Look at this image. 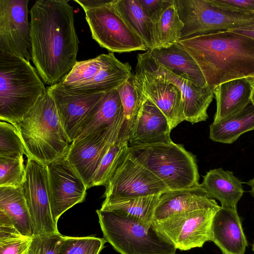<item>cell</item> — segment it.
Returning a JSON list of instances; mask_svg holds the SVG:
<instances>
[{
    "mask_svg": "<svg viewBox=\"0 0 254 254\" xmlns=\"http://www.w3.org/2000/svg\"><path fill=\"white\" fill-rule=\"evenodd\" d=\"M66 0H40L31 7V60L44 83H59L77 63L79 41Z\"/></svg>",
    "mask_w": 254,
    "mask_h": 254,
    "instance_id": "cell-1",
    "label": "cell"
},
{
    "mask_svg": "<svg viewBox=\"0 0 254 254\" xmlns=\"http://www.w3.org/2000/svg\"><path fill=\"white\" fill-rule=\"evenodd\" d=\"M179 43L200 68L213 89L237 79L254 80V40L231 31H219Z\"/></svg>",
    "mask_w": 254,
    "mask_h": 254,
    "instance_id": "cell-2",
    "label": "cell"
},
{
    "mask_svg": "<svg viewBox=\"0 0 254 254\" xmlns=\"http://www.w3.org/2000/svg\"><path fill=\"white\" fill-rule=\"evenodd\" d=\"M27 154L47 165L66 157L72 142L61 123L55 101L46 92L22 120L15 124Z\"/></svg>",
    "mask_w": 254,
    "mask_h": 254,
    "instance_id": "cell-3",
    "label": "cell"
},
{
    "mask_svg": "<svg viewBox=\"0 0 254 254\" xmlns=\"http://www.w3.org/2000/svg\"><path fill=\"white\" fill-rule=\"evenodd\" d=\"M47 91L29 61L0 53V119L13 125L30 111Z\"/></svg>",
    "mask_w": 254,
    "mask_h": 254,
    "instance_id": "cell-4",
    "label": "cell"
},
{
    "mask_svg": "<svg viewBox=\"0 0 254 254\" xmlns=\"http://www.w3.org/2000/svg\"><path fill=\"white\" fill-rule=\"evenodd\" d=\"M128 151L169 190L188 189L200 184L196 157L182 144L172 141L128 147Z\"/></svg>",
    "mask_w": 254,
    "mask_h": 254,
    "instance_id": "cell-5",
    "label": "cell"
},
{
    "mask_svg": "<svg viewBox=\"0 0 254 254\" xmlns=\"http://www.w3.org/2000/svg\"><path fill=\"white\" fill-rule=\"evenodd\" d=\"M104 239L120 254H175L177 249L154 228L122 213L96 210Z\"/></svg>",
    "mask_w": 254,
    "mask_h": 254,
    "instance_id": "cell-6",
    "label": "cell"
},
{
    "mask_svg": "<svg viewBox=\"0 0 254 254\" xmlns=\"http://www.w3.org/2000/svg\"><path fill=\"white\" fill-rule=\"evenodd\" d=\"M131 67L122 63L114 53L77 61L59 82L66 88L79 92L98 93L117 89L131 75Z\"/></svg>",
    "mask_w": 254,
    "mask_h": 254,
    "instance_id": "cell-7",
    "label": "cell"
},
{
    "mask_svg": "<svg viewBox=\"0 0 254 254\" xmlns=\"http://www.w3.org/2000/svg\"><path fill=\"white\" fill-rule=\"evenodd\" d=\"M184 24L180 40L229 30L254 22V14L232 13L214 6L210 0H175Z\"/></svg>",
    "mask_w": 254,
    "mask_h": 254,
    "instance_id": "cell-8",
    "label": "cell"
},
{
    "mask_svg": "<svg viewBox=\"0 0 254 254\" xmlns=\"http://www.w3.org/2000/svg\"><path fill=\"white\" fill-rule=\"evenodd\" d=\"M84 12L92 37L101 47L114 53L149 50L122 17L113 0Z\"/></svg>",
    "mask_w": 254,
    "mask_h": 254,
    "instance_id": "cell-9",
    "label": "cell"
},
{
    "mask_svg": "<svg viewBox=\"0 0 254 254\" xmlns=\"http://www.w3.org/2000/svg\"><path fill=\"white\" fill-rule=\"evenodd\" d=\"M206 208L180 213L154 221L155 230L176 249L188 251L211 241L213 217L220 208Z\"/></svg>",
    "mask_w": 254,
    "mask_h": 254,
    "instance_id": "cell-10",
    "label": "cell"
},
{
    "mask_svg": "<svg viewBox=\"0 0 254 254\" xmlns=\"http://www.w3.org/2000/svg\"><path fill=\"white\" fill-rule=\"evenodd\" d=\"M105 187V198L160 196L169 190L162 181L130 154L128 149Z\"/></svg>",
    "mask_w": 254,
    "mask_h": 254,
    "instance_id": "cell-11",
    "label": "cell"
},
{
    "mask_svg": "<svg viewBox=\"0 0 254 254\" xmlns=\"http://www.w3.org/2000/svg\"><path fill=\"white\" fill-rule=\"evenodd\" d=\"M25 181L21 186L31 217L34 235L59 233L53 218L47 165L27 159Z\"/></svg>",
    "mask_w": 254,
    "mask_h": 254,
    "instance_id": "cell-12",
    "label": "cell"
},
{
    "mask_svg": "<svg viewBox=\"0 0 254 254\" xmlns=\"http://www.w3.org/2000/svg\"><path fill=\"white\" fill-rule=\"evenodd\" d=\"M134 74L136 86L156 105L168 120L171 129L185 121L182 94L173 83L157 76L146 64L140 54L137 57Z\"/></svg>",
    "mask_w": 254,
    "mask_h": 254,
    "instance_id": "cell-13",
    "label": "cell"
},
{
    "mask_svg": "<svg viewBox=\"0 0 254 254\" xmlns=\"http://www.w3.org/2000/svg\"><path fill=\"white\" fill-rule=\"evenodd\" d=\"M29 0H0V53L30 61L32 45Z\"/></svg>",
    "mask_w": 254,
    "mask_h": 254,
    "instance_id": "cell-14",
    "label": "cell"
},
{
    "mask_svg": "<svg viewBox=\"0 0 254 254\" xmlns=\"http://www.w3.org/2000/svg\"><path fill=\"white\" fill-rule=\"evenodd\" d=\"M52 217L57 224L61 216L83 202L87 188L66 157L47 165Z\"/></svg>",
    "mask_w": 254,
    "mask_h": 254,
    "instance_id": "cell-15",
    "label": "cell"
},
{
    "mask_svg": "<svg viewBox=\"0 0 254 254\" xmlns=\"http://www.w3.org/2000/svg\"><path fill=\"white\" fill-rule=\"evenodd\" d=\"M122 128L100 130L77 137L71 143L66 158L81 177L87 189L111 145L120 136Z\"/></svg>",
    "mask_w": 254,
    "mask_h": 254,
    "instance_id": "cell-16",
    "label": "cell"
},
{
    "mask_svg": "<svg viewBox=\"0 0 254 254\" xmlns=\"http://www.w3.org/2000/svg\"><path fill=\"white\" fill-rule=\"evenodd\" d=\"M47 89L55 101L64 128L72 142L105 92L92 93L71 90L60 82L49 86Z\"/></svg>",
    "mask_w": 254,
    "mask_h": 254,
    "instance_id": "cell-17",
    "label": "cell"
},
{
    "mask_svg": "<svg viewBox=\"0 0 254 254\" xmlns=\"http://www.w3.org/2000/svg\"><path fill=\"white\" fill-rule=\"evenodd\" d=\"M140 55L157 76L173 83L180 90L183 98L186 121L194 124L205 121L208 118L207 111L214 97L213 89L208 86H199L159 64L151 57L148 50Z\"/></svg>",
    "mask_w": 254,
    "mask_h": 254,
    "instance_id": "cell-18",
    "label": "cell"
},
{
    "mask_svg": "<svg viewBox=\"0 0 254 254\" xmlns=\"http://www.w3.org/2000/svg\"><path fill=\"white\" fill-rule=\"evenodd\" d=\"M168 119L153 103L147 100L128 135V147L172 142Z\"/></svg>",
    "mask_w": 254,
    "mask_h": 254,
    "instance_id": "cell-19",
    "label": "cell"
},
{
    "mask_svg": "<svg viewBox=\"0 0 254 254\" xmlns=\"http://www.w3.org/2000/svg\"><path fill=\"white\" fill-rule=\"evenodd\" d=\"M223 254H244L248 246L237 208L220 206L211 225V239Z\"/></svg>",
    "mask_w": 254,
    "mask_h": 254,
    "instance_id": "cell-20",
    "label": "cell"
},
{
    "mask_svg": "<svg viewBox=\"0 0 254 254\" xmlns=\"http://www.w3.org/2000/svg\"><path fill=\"white\" fill-rule=\"evenodd\" d=\"M218 206L215 200L208 196L200 184L188 189L169 190L159 197L154 221L177 213Z\"/></svg>",
    "mask_w": 254,
    "mask_h": 254,
    "instance_id": "cell-21",
    "label": "cell"
},
{
    "mask_svg": "<svg viewBox=\"0 0 254 254\" xmlns=\"http://www.w3.org/2000/svg\"><path fill=\"white\" fill-rule=\"evenodd\" d=\"M254 80L241 78L232 80L213 88L216 111L213 124L222 122L244 110L251 104Z\"/></svg>",
    "mask_w": 254,
    "mask_h": 254,
    "instance_id": "cell-22",
    "label": "cell"
},
{
    "mask_svg": "<svg viewBox=\"0 0 254 254\" xmlns=\"http://www.w3.org/2000/svg\"><path fill=\"white\" fill-rule=\"evenodd\" d=\"M148 51L151 57L159 64L187 78L199 86H208L196 63L179 42L166 47L155 48Z\"/></svg>",
    "mask_w": 254,
    "mask_h": 254,
    "instance_id": "cell-23",
    "label": "cell"
},
{
    "mask_svg": "<svg viewBox=\"0 0 254 254\" xmlns=\"http://www.w3.org/2000/svg\"><path fill=\"white\" fill-rule=\"evenodd\" d=\"M124 123L122 103L117 89H114L105 93L94 112L82 125L76 138L102 129L122 128Z\"/></svg>",
    "mask_w": 254,
    "mask_h": 254,
    "instance_id": "cell-24",
    "label": "cell"
},
{
    "mask_svg": "<svg viewBox=\"0 0 254 254\" xmlns=\"http://www.w3.org/2000/svg\"><path fill=\"white\" fill-rule=\"evenodd\" d=\"M242 184L233 172L220 168L207 172L200 186L209 197L219 200L221 206L237 208L244 192Z\"/></svg>",
    "mask_w": 254,
    "mask_h": 254,
    "instance_id": "cell-25",
    "label": "cell"
},
{
    "mask_svg": "<svg viewBox=\"0 0 254 254\" xmlns=\"http://www.w3.org/2000/svg\"><path fill=\"white\" fill-rule=\"evenodd\" d=\"M0 210L5 212L14 227L24 236H34L33 225L21 187H0Z\"/></svg>",
    "mask_w": 254,
    "mask_h": 254,
    "instance_id": "cell-26",
    "label": "cell"
},
{
    "mask_svg": "<svg viewBox=\"0 0 254 254\" xmlns=\"http://www.w3.org/2000/svg\"><path fill=\"white\" fill-rule=\"evenodd\" d=\"M154 26L156 47H166L180 41L184 24L175 0H165L161 8L151 19Z\"/></svg>",
    "mask_w": 254,
    "mask_h": 254,
    "instance_id": "cell-27",
    "label": "cell"
},
{
    "mask_svg": "<svg viewBox=\"0 0 254 254\" xmlns=\"http://www.w3.org/2000/svg\"><path fill=\"white\" fill-rule=\"evenodd\" d=\"M118 11L131 30L147 45L156 47L153 24L143 10L138 0H113Z\"/></svg>",
    "mask_w": 254,
    "mask_h": 254,
    "instance_id": "cell-28",
    "label": "cell"
},
{
    "mask_svg": "<svg viewBox=\"0 0 254 254\" xmlns=\"http://www.w3.org/2000/svg\"><path fill=\"white\" fill-rule=\"evenodd\" d=\"M159 195L129 198H105L101 210H112L134 218L146 225H152Z\"/></svg>",
    "mask_w": 254,
    "mask_h": 254,
    "instance_id": "cell-29",
    "label": "cell"
},
{
    "mask_svg": "<svg viewBox=\"0 0 254 254\" xmlns=\"http://www.w3.org/2000/svg\"><path fill=\"white\" fill-rule=\"evenodd\" d=\"M254 129V106L251 103L244 110L226 120L212 123L209 126V138L222 143L235 142L243 134Z\"/></svg>",
    "mask_w": 254,
    "mask_h": 254,
    "instance_id": "cell-30",
    "label": "cell"
},
{
    "mask_svg": "<svg viewBox=\"0 0 254 254\" xmlns=\"http://www.w3.org/2000/svg\"><path fill=\"white\" fill-rule=\"evenodd\" d=\"M117 89L124 113V123L121 135L128 140L129 131L147 99L136 86L133 73Z\"/></svg>",
    "mask_w": 254,
    "mask_h": 254,
    "instance_id": "cell-31",
    "label": "cell"
},
{
    "mask_svg": "<svg viewBox=\"0 0 254 254\" xmlns=\"http://www.w3.org/2000/svg\"><path fill=\"white\" fill-rule=\"evenodd\" d=\"M128 149V141L121 137L111 145L94 173L92 187L107 185L123 161Z\"/></svg>",
    "mask_w": 254,
    "mask_h": 254,
    "instance_id": "cell-32",
    "label": "cell"
},
{
    "mask_svg": "<svg viewBox=\"0 0 254 254\" xmlns=\"http://www.w3.org/2000/svg\"><path fill=\"white\" fill-rule=\"evenodd\" d=\"M25 176L23 155L0 157V187L20 188Z\"/></svg>",
    "mask_w": 254,
    "mask_h": 254,
    "instance_id": "cell-33",
    "label": "cell"
},
{
    "mask_svg": "<svg viewBox=\"0 0 254 254\" xmlns=\"http://www.w3.org/2000/svg\"><path fill=\"white\" fill-rule=\"evenodd\" d=\"M106 242L93 236H65L58 254H99Z\"/></svg>",
    "mask_w": 254,
    "mask_h": 254,
    "instance_id": "cell-34",
    "label": "cell"
},
{
    "mask_svg": "<svg viewBox=\"0 0 254 254\" xmlns=\"http://www.w3.org/2000/svg\"><path fill=\"white\" fill-rule=\"evenodd\" d=\"M27 154L15 126L9 122L0 121V157Z\"/></svg>",
    "mask_w": 254,
    "mask_h": 254,
    "instance_id": "cell-35",
    "label": "cell"
},
{
    "mask_svg": "<svg viewBox=\"0 0 254 254\" xmlns=\"http://www.w3.org/2000/svg\"><path fill=\"white\" fill-rule=\"evenodd\" d=\"M64 237L60 232L34 235L26 254H58Z\"/></svg>",
    "mask_w": 254,
    "mask_h": 254,
    "instance_id": "cell-36",
    "label": "cell"
},
{
    "mask_svg": "<svg viewBox=\"0 0 254 254\" xmlns=\"http://www.w3.org/2000/svg\"><path fill=\"white\" fill-rule=\"evenodd\" d=\"M215 6L238 14H254V0H210Z\"/></svg>",
    "mask_w": 254,
    "mask_h": 254,
    "instance_id": "cell-37",
    "label": "cell"
},
{
    "mask_svg": "<svg viewBox=\"0 0 254 254\" xmlns=\"http://www.w3.org/2000/svg\"><path fill=\"white\" fill-rule=\"evenodd\" d=\"M31 238L23 237L0 242V254H25Z\"/></svg>",
    "mask_w": 254,
    "mask_h": 254,
    "instance_id": "cell-38",
    "label": "cell"
},
{
    "mask_svg": "<svg viewBox=\"0 0 254 254\" xmlns=\"http://www.w3.org/2000/svg\"><path fill=\"white\" fill-rule=\"evenodd\" d=\"M145 14L150 19L161 8L165 0H138Z\"/></svg>",
    "mask_w": 254,
    "mask_h": 254,
    "instance_id": "cell-39",
    "label": "cell"
},
{
    "mask_svg": "<svg viewBox=\"0 0 254 254\" xmlns=\"http://www.w3.org/2000/svg\"><path fill=\"white\" fill-rule=\"evenodd\" d=\"M229 31L243 34L254 40V22L248 25L229 30Z\"/></svg>",
    "mask_w": 254,
    "mask_h": 254,
    "instance_id": "cell-40",
    "label": "cell"
},
{
    "mask_svg": "<svg viewBox=\"0 0 254 254\" xmlns=\"http://www.w3.org/2000/svg\"><path fill=\"white\" fill-rule=\"evenodd\" d=\"M247 185L251 187L250 193L254 197V177L247 182Z\"/></svg>",
    "mask_w": 254,
    "mask_h": 254,
    "instance_id": "cell-41",
    "label": "cell"
},
{
    "mask_svg": "<svg viewBox=\"0 0 254 254\" xmlns=\"http://www.w3.org/2000/svg\"><path fill=\"white\" fill-rule=\"evenodd\" d=\"M251 103L254 106V84L253 86L251 97Z\"/></svg>",
    "mask_w": 254,
    "mask_h": 254,
    "instance_id": "cell-42",
    "label": "cell"
},
{
    "mask_svg": "<svg viewBox=\"0 0 254 254\" xmlns=\"http://www.w3.org/2000/svg\"><path fill=\"white\" fill-rule=\"evenodd\" d=\"M252 249H253V252H254V244L253 245V248Z\"/></svg>",
    "mask_w": 254,
    "mask_h": 254,
    "instance_id": "cell-43",
    "label": "cell"
},
{
    "mask_svg": "<svg viewBox=\"0 0 254 254\" xmlns=\"http://www.w3.org/2000/svg\"></svg>",
    "mask_w": 254,
    "mask_h": 254,
    "instance_id": "cell-44",
    "label": "cell"
}]
</instances>
